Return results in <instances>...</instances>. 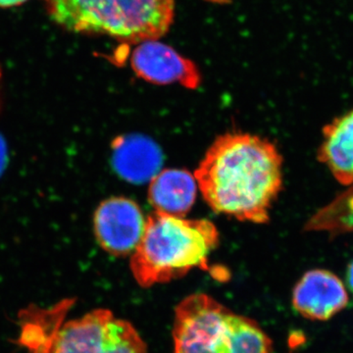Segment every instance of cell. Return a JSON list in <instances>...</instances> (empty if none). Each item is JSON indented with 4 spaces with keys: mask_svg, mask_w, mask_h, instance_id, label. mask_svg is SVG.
Segmentation results:
<instances>
[{
    "mask_svg": "<svg viewBox=\"0 0 353 353\" xmlns=\"http://www.w3.org/2000/svg\"><path fill=\"white\" fill-rule=\"evenodd\" d=\"M212 210L266 224L283 185V157L268 139L243 132L218 137L194 173Z\"/></svg>",
    "mask_w": 353,
    "mask_h": 353,
    "instance_id": "6da1fadb",
    "label": "cell"
},
{
    "mask_svg": "<svg viewBox=\"0 0 353 353\" xmlns=\"http://www.w3.org/2000/svg\"><path fill=\"white\" fill-rule=\"evenodd\" d=\"M219 245V232L206 219L187 220L154 212L145 221L143 238L132 252L130 268L141 287L150 288L206 268Z\"/></svg>",
    "mask_w": 353,
    "mask_h": 353,
    "instance_id": "7a4b0ae2",
    "label": "cell"
},
{
    "mask_svg": "<svg viewBox=\"0 0 353 353\" xmlns=\"http://www.w3.org/2000/svg\"><path fill=\"white\" fill-rule=\"evenodd\" d=\"M53 22L69 32L101 34L125 43L163 37L175 15L174 0H44Z\"/></svg>",
    "mask_w": 353,
    "mask_h": 353,
    "instance_id": "3957f363",
    "label": "cell"
},
{
    "mask_svg": "<svg viewBox=\"0 0 353 353\" xmlns=\"http://www.w3.org/2000/svg\"><path fill=\"white\" fill-rule=\"evenodd\" d=\"M174 353H271L272 341L250 318L236 314L205 294L175 308Z\"/></svg>",
    "mask_w": 353,
    "mask_h": 353,
    "instance_id": "277c9868",
    "label": "cell"
},
{
    "mask_svg": "<svg viewBox=\"0 0 353 353\" xmlns=\"http://www.w3.org/2000/svg\"><path fill=\"white\" fill-rule=\"evenodd\" d=\"M34 353H148L138 331L108 309L41 330Z\"/></svg>",
    "mask_w": 353,
    "mask_h": 353,
    "instance_id": "5b68a950",
    "label": "cell"
},
{
    "mask_svg": "<svg viewBox=\"0 0 353 353\" xmlns=\"http://www.w3.org/2000/svg\"><path fill=\"white\" fill-rule=\"evenodd\" d=\"M145 221L137 202L126 197H110L95 210V238L110 254L132 255L143 238Z\"/></svg>",
    "mask_w": 353,
    "mask_h": 353,
    "instance_id": "8992f818",
    "label": "cell"
},
{
    "mask_svg": "<svg viewBox=\"0 0 353 353\" xmlns=\"http://www.w3.org/2000/svg\"><path fill=\"white\" fill-rule=\"evenodd\" d=\"M130 63L139 78L154 85L179 83L194 90L201 83V72L192 60L157 39L138 43Z\"/></svg>",
    "mask_w": 353,
    "mask_h": 353,
    "instance_id": "52a82bcc",
    "label": "cell"
},
{
    "mask_svg": "<svg viewBox=\"0 0 353 353\" xmlns=\"http://www.w3.org/2000/svg\"><path fill=\"white\" fill-rule=\"evenodd\" d=\"M348 303V292L338 276L324 269L306 272L292 292V305L303 317L327 321Z\"/></svg>",
    "mask_w": 353,
    "mask_h": 353,
    "instance_id": "ba28073f",
    "label": "cell"
},
{
    "mask_svg": "<svg viewBox=\"0 0 353 353\" xmlns=\"http://www.w3.org/2000/svg\"><path fill=\"white\" fill-rule=\"evenodd\" d=\"M113 166L125 180L143 183L159 173L162 154L157 143L138 134L123 136L114 141Z\"/></svg>",
    "mask_w": 353,
    "mask_h": 353,
    "instance_id": "9c48e42d",
    "label": "cell"
},
{
    "mask_svg": "<svg viewBox=\"0 0 353 353\" xmlns=\"http://www.w3.org/2000/svg\"><path fill=\"white\" fill-rule=\"evenodd\" d=\"M196 180L190 172L167 169L150 180L148 201L157 212L185 217L196 199Z\"/></svg>",
    "mask_w": 353,
    "mask_h": 353,
    "instance_id": "30bf717a",
    "label": "cell"
},
{
    "mask_svg": "<svg viewBox=\"0 0 353 353\" xmlns=\"http://www.w3.org/2000/svg\"><path fill=\"white\" fill-rule=\"evenodd\" d=\"M318 159L341 185H352L353 109L324 127Z\"/></svg>",
    "mask_w": 353,
    "mask_h": 353,
    "instance_id": "8fae6325",
    "label": "cell"
},
{
    "mask_svg": "<svg viewBox=\"0 0 353 353\" xmlns=\"http://www.w3.org/2000/svg\"><path fill=\"white\" fill-rule=\"evenodd\" d=\"M7 163V146L4 139L0 136V175L6 169Z\"/></svg>",
    "mask_w": 353,
    "mask_h": 353,
    "instance_id": "7c38bea8",
    "label": "cell"
},
{
    "mask_svg": "<svg viewBox=\"0 0 353 353\" xmlns=\"http://www.w3.org/2000/svg\"><path fill=\"white\" fill-rule=\"evenodd\" d=\"M27 0H0V7L2 8H9V7H14L21 6Z\"/></svg>",
    "mask_w": 353,
    "mask_h": 353,
    "instance_id": "4fadbf2b",
    "label": "cell"
},
{
    "mask_svg": "<svg viewBox=\"0 0 353 353\" xmlns=\"http://www.w3.org/2000/svg\"><path fill=\"white\" fill-rule=\"evenodd\" d=\"M347 285L348 289L353 292V262L347 271Z\"/></svg>",
    "mask_w": 353,
    "mask_h": 353,
    "instance_id": "5bb4252c",
    "label": "cell"
},
{
    "mask_svg": "<svg viewBox=\"0 0 353 353\" xmlns=\"http://www.w3.org/2000/svg\"><path fill=\"white\" fill-rule=\"evenodd\" d=\"M212 1H222V0H212Z\"/></svg>",
    "mask_w": 353,
    "mask_h": 353,
    "instance_id": "9a60e30c",
    "label": "cell"
}]
</instances>
